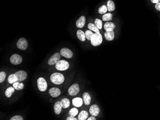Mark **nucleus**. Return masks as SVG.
Listing matches in <instances>:
<instances>
[{"label": "nucleus", "instance_id": "obj_28", "mask_svg": "<svg viewBox=\"0 0 160 120\" xmlns=\"http://www.w3.org/2000/svg\"><path fill=\"white\" fill-rule=\"evenodd\" d=\"M78 114V110L75 108H72L69 110V114L71 116L75 117Z\"/></svg>", "mask_w": 160, "mask_h": 120}, {"label": "nucleus", "instance_id": "obj_7", "mask_svg": "<svg viewBox=\"0 0 160 120\" xmlns=\"http://www.w3.org/2000/svg\"><path fill=\"white\" fill-rule=\"evenodd\" d=\"M80 91V88L78 84H74L69 87L68 89V93L71 96L77 95Z\"/></svg>", "mask_w": 160, "mask_h": 120}, {"label": "nucleus", "instance_id": "obj_26", "mask_svg": "<svg viewBox=\"0 0 160 120\" xmlns=\"http://www.w3.org/2000/svg\"><path fill=\"white\" fill-rule=\"evenodd\" d=\"M88 27L90 30L94 31L95 33H100L99 29L94 24L89 23L88 25Z\"/></svg>", "mask_w": 160, "mask_h": 120}, {"label": "nucleus", "instance_id": "obj_16", "mask_svg": "<svg viewBox=\"0 0 160 120\" xmlns=\"http://www.w3.org/2000/svg\"><path fill=\"white\" fill-rule=\"evenodd\" d=\"M84 102L85 105H88L90 104L91 101V96L87 92H85L82 95Z\"/></svg>", "mask_w": 160, "mask_h": 120}, {"label": "nucleus", "instance_id": "obj_5", "mask_svg": "<svg viewBox=\"0 0 160 120\" xmlns=\"http://www.w3.org/2000/svg\"><path fill=\"white\" fill-rule=\"evenodd\" d=\"M11 63L13 65H19L22 62V57L17 54H14L10 58Z\"/></svg>", "mask_w": 160, "mask_h": 120}, {"label": "nucleus", "instance_id": "obj_9", "mask_svg": "<svg viewBox=\"0 0 160 120\" xmlns=\"http://www.w3.org/2000/svg\"><path fill=\"white\" fill-rule=\"evenodd\" d=\"M60 54L61 56L67 58H71L73 56V52L67 48H62L61 50Z\"/></svg>", "mask_w": 160, "mask_h": 120}, {"label": "nucleus", "instance_id": "obj_25", "mask_svg": "<svg viewBox=\"0 0 160 120\" xmlns=\"http://www.w3.org/2000/svg\"><path fill=\"white\" fill-rule=\"evenodd\" d=\"M61 102L62 108H64V109L68 108L70 105V102H69V99H66V98H64V99H61Z\"/></svg>", "mask_w": 160, "mask_h": 120}, {"label": "nucleus", "instance_id": "obj_6", "mask_svg": "<svg viewBox=\"0 0 160 120\" xmlns=\"http://www.w3.org/2000/svg\"><path fill=\"white\" fill-rule=\"evenodd\" d=\"M28 43L27 40L24 38H21L18 40L17 43V46L19 49L24 50L27 48Z\"/></svg>", "mask_w": 160, "mask_h": 120}, {"label": "nucleus", "instance_id": "obj_37", "mask_svg": "<svg viewBox=\"0 0 160 120\" xmlns=\"http://www.w3.org/2000/svg\"><path fill=\"white\" fill-rule=\"evenodd\" d=\"M151 1L152 3H156V4L159 2V0H151Z\"/></svg>", "mask_w": 160, "mask_h": 120}, {"label": "nucleus", "instance_id": "obj_12", "mask_svg": "<svg viewBox=\"0 0 160 120\" xmlns=\"http://www.w3.org/2000/svg\"><path fill=\"white\" fill-rule=\"evenodd\" d=\"M89 111L91 115L95 117L99 114L100 109L97 105L94 104L91 106V107L89 109Z\"/></svg>", "mask_w": 160, "mask_h": 120}, {"label": "nucleus", "instance_id": "obj_1", "mask_svg": "<svg viewBox=\"0 0 160 120\" xmlns=\"http://www.w3.org/2000/svg\"><path fill=\"white\" fill-rule=\"evenodd\" d=\"M64 77L60 73H54L50 76V81L56 85H60L63 83Z\"/></svg>", "mask_w": 160, "mask_h": 120}, {"label": "nucleus", "instance_id": "obj_8", "mask_svg": "<svg viewBox=\"0 0 160 120\" xmlns=\"http://www.w3.org/2000/svg\"><path fill=\"white\" fill-rule=\"evenodd\" d=\"M61 58V54L56 53L54 54L48 61V64L52 66L56 65V64L60 60Z\"/></svg>", "mask_w": 160, "mask_h": 120}, {"label": "nucleus", "instance_id": "obj_32", "mask_svg": "<svg viewBox=\"0 0 160 120\" xmlns=\"http://www.w3.org/2000/svg\"><path fill=\"white\" fill-rule=\"evenodd\" d=\"M5 77H6V74L5 73V72H0V83H2L4 81Z\"/></svg>", "mask_w": 160, "mask_h": 120}, {"label": "nucleus", "instance_id": "obj_34", "mask_svg": "<svg viewBox=\"0 0 160 120\" xmlns=\"http://www.w3.org/2000/svg\"><path fill=\"white\" fill-rule=\"evenodd\" d=\"M155 8L156 9L160 11V3L159 2L158 3H156V4L155 5Z\"/></svg>", "mask_w": 160, "mask_h": 120}, {"label": "nucleus", "instance_id": "obj_30", "mask_svg": "<svg viewBox=\"0 0 160 120\" xmlns=\"http://www.w3.org/2000/svg\"><path fill=\"white\" fill-rule=\"evenodd\" d=\"M107 6L104 5L102 6H101L98 9V12L100 14H106V12H107Z\"/></svg>", "mask_w": 160, "mask_h": 120}, {"label": "nucleus", "instance_id": "obj_35", "mask_svg": "<svg viewBox=\"0 0 160 120\" xmlns=\"http://www.w3.org/2000/svg\"><path fill=\"white\" fill-rule=\"evenodd\" d=\"M67 120H78V119H77L76 118H75V117H73V116H70L69 117H68L67 118Z\"/></svg>", "mask_w": 160, "mask_h": 120}, {"label": "nucleus", "instance_id": "obj_24", "mask_svg": "<svg viewBox=\"0 0 160 120\" xmlns=\"http://www.w3.org/2000/svg\"><path fill=\"white\" fill-rule=\"evenodd\" d=\"M13 87L15 90H23L24 88V85L22 83H19L18 81H16L13 83Z\"/></svg>", "mask_w": 160, "mask_h": 120}, {"label": "nucleus", "instance_id": "obj_17", "mask_svg": "<svg viewBox=\"0 0 160 120\" xmlns=\"http://www.w3.org/2000/svg\"><path fill=\"white\" fill-rule=\"evenodd\" d=\"M115 24L112 22H106L104 25V28L106 31H113L115 29Z\"/></svg>", "mask_w": 160, "mask_h": 120}, {"label": "nucleus", "instance_id": "obj_22", "mask_svg": "<svg viewBox=\"0 0 160 120\" xmlns=\"http://www.w3.org/2000/svg\"><path fill=\"white\" fill-rule=\"evenodd\" d=\"M15 89L14 87H10L7 88L5 92V95L6 97L10 98L13 93L15 92Z\"/></svg>", "mask_w": 160, "mask_h": 120}, {"label": "nucleus", "instance_id": "obj_10", "mask_svg": "<svg viewBox=\"0 0 160 120\" xmlns=\"http://www.w3.org/2000/svg\"><path fill=\"white\" fill-rule=\"evenodd\" d=\"M15 75L17 77L18 82H21L25 80L27 77V73L23 70H20L15 72Z\"/></svg>", "mask_w": 160, "mask_h": 120}, {"label": "nucleus", "instance_id": "obj_2", "mask_svg": "<svg viewBox=\"0 0 160 120\" xmlns=\"http://www.w3.org/2000/svg\"><path fill=\"white\" fill-rule=\"evenodd\" d=\"M103 41L102 35L100 33L94 34L91 40V44L94 46H97L101 44Z\"/></svg>", "mask_w": 160, "mask_h": 120}, {"label": "nucleus", "instance_id": "obj_23", "mask_svg": "<svg viewBox=\"0 0 160 120\" xmlns=\"http://www.w3.org/2000/svg\"><path fill=\"white\" fill-rule=\"evenodd\" d=\"M107 10L109 12H112L114 11L115 9V5L114 3L111 1V0H109L107 3Z\"/></svg>", "mask_w": 160, "mask_h": 120}, {"label": "nucleus", "instance_id": "obj_36", "mask_svg": "<svg viewBox=\"0 0 160 120\" xmlns=\"http://www.w3.org/2000/svg\"><path fill=\"white\" fill-rule=\"evenodd\" d=\"M96 120V119H95V118L94 117V116H92V117H89V118H87V120Z\"/></svg>", "mask_w": 160, "mask_h": 120}, {"label": "nucleus", "instance_id": "obj_38", "mask_svg": "<svg viewBox=\"0 0 160 120\" xmlns=\"http://www.w3.org/2000/svg\"><path fill=\"white\" fill-rule=\"evenodd\" d=\"M159 2H160V0H159Z\"/></svg>", "mask_w": 160, "mask_h": 120}, {"label": "nucleus", "instance_id": "obj_31", "mask_svg": "<svg viewBox=\"0 0 160 120\" xmlns=\"http://www.w3.org/2000/svg\"><path fill=\"white\" fill-rule=\"evenodd\" d=\"M95 25L99 29H101L102 27V22L99 19H96L94 21Z\"/></svg>", "mask_w": 160, "mask_h": 120}, {"label": "nucleus", "instance_id": "obj_29", "mask_svg": "<svg viewBox=\"0 0 160 120\" xmlns=\"http://www.w3.org/2000/svg\"><path fill=\"white\" fill-rule=\"evenodd\" d=\"M85 34L86 38L88 40H90V41L94 35V34L93 33V32L91 31V30H87L85 32Z\"/></svg>", "mask_w": 160, "mask_h": 120}, {"label": "nucleus", "instance_id": "obj_3", "mask_svg": "<svg viewBox=\"0 0 160 120\" xmlns=\"http://www.w3.org/2000/svg\"><path fill=\"white\" fill-rule=\"evenodd\" d=\"M56 69L60 71H64L69 68V63L66 60H59L56 64Z\"/></svg>", "mask_w": 160, "mask_h": 120}, {"label": "nucleus", "instance_id": "obj_21", "mask_svg": "<svg viewBox=\"0 0 160 120\" xmlns=\"http://www.w3.org/2000/svg\"><path fill=\"white\" fill-rule=\"evenodd\" d=\"M16 81H18V78L15 74H12L9 75L8 78V82L9 83L13 84Z\"/></svg>", "mask_w": 160, "mask_h": 120}, {"label": "nucleus", "instance_id": "obj_15", "mask_svg": "<svg viewBox=\"0 0 160 120\" xmlns=\"http://www.w3.org/2000/svg\"><path fill=\"white\" fill-rule=\"evenodd\" d=\"M105 37L108 41H112L115 37V33L113 31H106L105 33Z\"/></svg>", "mask_w": 160, "mask_h": 120}, {"label": "nucleus", "instance_id": "obj_27", "mask_svg": "<svg viewBox=\"0 0 160 120\" xmlns=\"http://www.w3.org/2000/svg\"><path fill=\"white\" fill-rule=\"evenodd\" d=\"M113 18V15L111 13H107L103 15L102 19L104 21H111Z\"/></svg>", "mask_w": 160, "mask_h": 120}, {"label": "nucleus", "instance_id": "obj_4", "mask_svg": "<svg viewBox=\"0 0 160 120\" xmlns=\"http://www.w3.org/2000/svg\"><path fill=\"white\" fill-rule=\"evenodd\" d=\"M37 87L39 90L41 91H45L47 89V83L45 79L43 78H39L37 81Z\"/></svg>", "mask_w": 160, "mask_h": 120}, {"label": "nucleus", "instance_id": "obj_14", "mask_svg": "<svg viewBox=\"0 0 160 120\" xmlns=\"http://www.w3.org/2000/svg\"><path fill=\"white\" fill-rule=\"evenodd\" d=\"M85 17L84 16H82L80 18H79L78 20L76 22V26L78 28H82L85 26Z\"/></svg>", "mask_w": 160, "mask_h": 120}, {"label": "nucleus", "instance_id": "obj_19", "mask_svg": "<svg viewBox=\"0 0 160 120\" xmlns=\"http://www.w3.org/2000/svg\"><path fill=\"white\" fill-rule=\"evenodd\" d=\"M77 36L78 39L82 42H84L86 39L85 34L82 30H78L77 32Z\"/></svg>", "mask_w": 160, "mask_h": 120}, {"label": "nucleus", "instance_id": "obj_11", "mask_svg": "<svg viewBox=\"0 0 160 120\" xmlns=\"http://www.w3.org/2000/svg\"><path fill=\"white\" fill-rule=\"evenodd\" d=\"M49 94L53 98H56L61 95V91L57 88H52L49 90Z\"/></svg>", "mask_w": 160, "mask_h": 120}, {"label": "nucleus", "instance_id": "obj_18", "mask_svg": "<svg viewBox=\"0 0 160 120\" xmlns=\"http://www.w3.org/2000/svg\"><path fill=\"white\" fill-rule=\"evenodd\" d=\"M62 106L61 104V102L58 101L56 102L54 106L55 113L56 114H61V110H62Z\"/></svg>", "mask_w": 160, "mask_h": 120}, {"label": "nucleus", "instance_id": "obj_13", "mask_svg": "<svg viewBox=\"0 0 160 120\" xmlns=\"http://www.w3.org/2000/svg\"><path fill=\"white\" fill-rule=\"evenodd\" d=\"M73 105L76 107H80L83 104V99L81 98H74L72 101Z\"/></svg>", "mask_w": 160, "mask_h": 120}, {"label": "nucleus", "instance_id": "obj_33", "mask_svg": "<svg viewBox=\"0 0 160 120\" xmlns=\"http://www.w3.org/2000/svg\"><path fill=\"white\" fill-rule=\"evenodd\" d=\"M23 118L20 115H16L14 117H12L10 120H23Z\"/></svg>", "mask_w": 160, "mask_h": 120}, {"label": "nucleus", "instance_id": "obj_20", "mask_svg": "<svg viewBox=\"0 0 160 120\" xmlns=\"http://www.w3.org/2000/svg\"><path fill=\"white\" fill-rule=\"evenodd\" d=\"M88 117V113L87 112L85 111H82L79 114L78 120H87Z\"/></svg>", "mask_w": 160, "mask_h": 120}]
</instances>
